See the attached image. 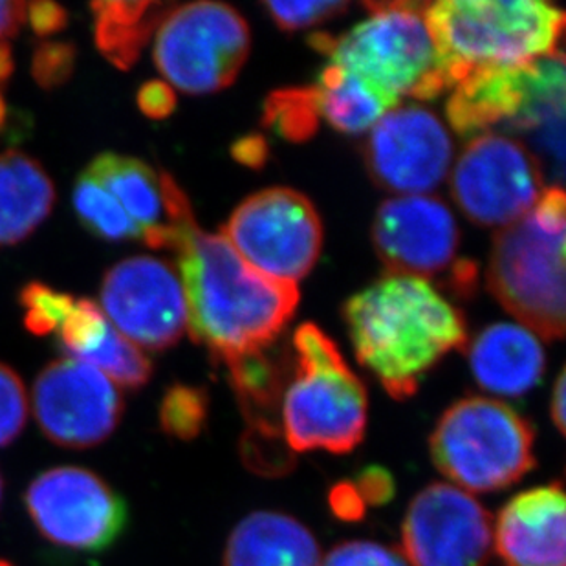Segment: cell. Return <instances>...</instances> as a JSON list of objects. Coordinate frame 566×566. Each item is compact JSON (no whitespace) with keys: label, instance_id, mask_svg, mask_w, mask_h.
I'll list each match as a JSON object with an SVG mask.
<instances>
[{"label":"cell","instance_id":"obj_1","mask_svg":"<svg viewBox=\"0 0 566 566\" xmlns=\"http://www.w3.org/2000/svg\"><path fill=\"white\" fill-rule=\"evenodd\" d=\"M169 217V247L188 303V328L220 361L262 353L292 319L300 290L253 270L226 241L195 220L188 197L161 172Z\"/></svg>","mask_w":566,"mask_h":566},{"label":"cell","instance_id":"obj_2","mask_svg":"<svg viewBox=\"0 0 566 566\" xmlns=\"http://www.w3.org/2000/svg\"><path fill=\"white\" fill-rule=\"evenodd\" d=\"M359 364L392 398H409L440 359L468 342L462 315L428 279L387 273L348 301Z\"/></svg>","mask_w":566,"mask_h":566},{"label":"cell","instance_id":"obj_3","mask_svg":"<svg viewBox=\"0 0 566 566\" xmlns=\"http://www.w3.org/2000/svg\"><path fill=\"white\" fill-rule=\"evenodd\" d=\"M426 21L449 86L486 69L559 54L565 11L541 0L428 2Z\"/></svg>","mask_w":566,"mask_h":566},{"label":"cell","instance_id":"obj_4","mask_svg":"<svg viewBox=\"0 0 566 566\" xmlns=\"http://www.w3.org/2000/svg\"><path fill=\"white\" fill-rule=\"evenodd\" d=\"M565 191L546 189L539 202L499 230L488 286L521 325L545 339L565 336Z\"/></svg>","mask_w":566,"mask_h":566},{"label":"cell","instance_id":"obj_5","mask_svg":"<svg viewBox=\"0 0 566 566\" xmlns=\"http://www.w3.org/2000/svg\"><path fill=\"white\" fill-rule=\"evenodd\" d=\"M451 127L464 136L510 128L534 144L563 171L565 130V60L548 55L534 63L473 72L454 86L449 97ZM541 161V160H539Z\"/></svg>","mask_w":566,"mask_h":566},{"label":"cell","instance_id":"obj_6","mask_svg":"<svg viewBox=\"0 0 566 566\" xmlns=\"http://www.w3.org/2000/svg\"><path fill=\"white\" fill-rule=\"evenodd\" d=\"M294 348L297 369L281 407L290 451L350 453L367 429L365 385L319 326L301 325L294 334Z\"/></svg>","mask_w":566,"mask_h":566},{"label":"cell","instance_id":"obj_7","mask_svg":"<svg viewBox=\"0 0 566 566\" xmlns=\"http://www.w3.org/2000/svg\"><path fill=\"white\" fill-rule=\"evenodd\" d=\"M369 17L342 38L315 35V49L331 64L401 97L433 99L451 88L426 21L428 2H369Z\"/></svg>","mask_w":566,"mask_h":566},{"label":"cell","instance_id":"obj_8","mask_svg":"<svg viewBox=\"0 0 566 566\" xmlns=\"http://www.w3.org/2000/svg\"><path fill=\"white\" fill-rule=\"evenodd\" d=\"M535 433L504 401L471 396L443 412L429 448L448 481L473 493L501 492L535 468Z\"/></svg>","mask_w":566,"mask_h":566},{"label":"cell","instance_id":"obj_9","mask_svg":"<svg viewBox=\"0 0 566 566\" xmlns=\"http://www.w3.org/2000/svg\"><path fill=\"white\" fill-rule=\"evenodd\" d=\"M252 46L239 11L191 2L167 11L156 30L155 64L172 91L211 94L235 81Z\"/></svg>","mask_w":566,"mask_h":566},{"label":"cell","instance_id":"obj_10","mask_svg":"<svg viewBox=\"0 0 566 566\" xmlns=\"http://www.w3.org/2000/svg\"><path fill=\"white\" fill-rule=\"evenodd\" d=\"M222 235L253 270L286 284L311 273L323 247V226L311 200L286 188L247 198Z\"/></svg>","mask_w":566,"mask_h":566},{"label":"cell","instance_id":"obj_11","mask_svg":"<svg viewBox=\"0 0 566 566\" xmlns=\"http://www.w3.org/2000/svg\"><path fill=\"white\" fill-rule=\"evenodd\" d=\"M24 506L43 539L64 551L102 554L124 534L127 506L102 475L80 465L39 473Z\"/></svg>","mask_w":566,"mask_h":566},{"label":"cell","instance_id":"obj_12","mask_svg":"<svg viewBox=\"0 0 566 566\" xmlns=\"http://www.w3.org/2000/svg\"><path fill=\"white\" fill-rule=\"evenodd\" d=\"M545 167L521 142L507 134L471 138L451 172L454 202L471 222L506 228L545 195Z\"/></svg>","mask_w":566,"mask_h":566},{"label":"cell","instance_id":"obj_13","mask_svg":"<svg viewBox=\"0 0 566 566\" xmlns=\"http://www.w3.org/2000/svg\"><path fill=\"white\" fill-rule=\"evenodd\" d=\"M99 303L111 325L142 350H166L188 331L180 275L156 256H128L108 268Z\"/></svg>","mask_w":566,"mask_h":566},{"label":"cell","instance_id":"obj_14","mask_svg":"<svg viewBox=\"0 0 566 566\" xmlns=\"http://www.w3.org/2000/svg\"><path fill=\"white\" fill-rule=\"evenodd\" d=\"M32 409L50 442L88 449L113 437L125 403L118 385L99 370L74 358H61L39 373Z\"/></svg>","mask_w":566,"mask_h":566},{"label":"cell","instance_id":"obj_15","mask_svg":"<svg viewBox=\"0 0 566 566\" xmlns=\"http://www.w3.org/2000/svg\"><path fill=\"white\" fill-rule=\"evenodd\" d=\"M492 546V515L453 484H429L407 507L401 548L409 566H486Z\"/></svg>","mask_w":566,"mask_h":566},{"label":"cell","instance_id":"obj_16","mask_svg":"<svg viewBox=\"0 0 566 566\" xmlns=\"http://www.w3.org/2000/svg\"><path fill=\"white\" fill-rule=\"evenodd\" d=\"M365 161L379 188L396 197L428 195L451 171L453 139L428 108L398 105L370 128Z\"/></svg>","mask_w":566,"mask_h":566},{"label":"cell","instance_id":"obj_17","mask_svg":"<svg viewBox=\"0 0 566 566\" xmlns=\"http://www.w3.org/2000/svg\"><path fill=\"white\" fill-rule=\"evenodd\" d=\"M376 252L389 273L426 279L442 272L459 250L451 209L429 195L392 197L375 219Z\"/></svg>","mask_w":566,"mask_h":566},{"label":"cell","instance_id":"obj_18","mask_svg":"<svg viewBox=\"0 0 566 566\" xmlns=\"http://www.w3.org/2000/svg\"><path fill=\"white\" fill-rule=\"evenodd\" d=\"M566 499L562 482L532 488L504 504L495 551L506 566H565Z\"/></svg>","mask_w":566,"mask_h":566},{"label":"cell","instance_id":"obj_19","mask_svg":"<svg viewBox=\"0 0 566 566\" xmlns=\"http://www.w3.org/2000/svg\"><path fill=\"white\" fill-rule=\"evenodd\" d=\"M105 189L114 206L130 220L139 241L161 250L169 247V217L161 175L130 156L103 153L85 167Z\"/></svg>","mask_w":566,"mask_h":566},{"label":"cell","instance_id":"obj_20","mask_svg":"<svg viewBox=\"0 0 566 566\" xmlns=\"http://www.w3.org/2000/svg\"><path fill=\"white\" fill-rule=\"evenodd\" d=\"M471 373L482 389L499 396H523L545 373L539 336L526 326L497 323L475 337L470 348Z\"/></svg>","mask_w":566,"mask_h":566},{"label":"cell","instance_id":"obj_21","mask_svg":"<svg viewBox=\"0 0 566 566\" xmlns=\"http://www.w3.org/2000/svg\"><path fill=\"white\" fill-rule=\"evenodd\" d=\"M311 530L286 513L255 512L231 532L222 566H319Z\"/></svg>","mask_w":566,"mask_h":566},{"label":"cell","instance_id":"obj_22","mask_svg":"<svg viewBox=\"0 0 566 566\" xmlns=\"http://www.w3.org/2000/svg\"><path fill=\"white\" fill-rule=\"evenodd\" d=\"M54 203V182L35 158L21 150L0 153V248L27 241Z\"/></svg>","mask_w":566,"mask_h":566},{"label":"cell","instance_id":"obj_23","mask_svg":"<svg viewBox=\"0 0 566 566\" xmlns=\"http://www.w3.org/2000/svg\"><path fill=\"white\" fill-rule=\"evenodd\" d=\"M311 91L317 118L326 119L339 133L370 130L385 114L400 105L369 81L331 63Z\"/></svg>","mask_w":566,"mask_h":566},{"label":"cell","instance_id":"obj_24","mask_svg":"<svg viewBox=\"0 0 566 566\" xmlns=\"http://www.w3.org/2000/svg\"><path fill=\"white\" fill-rule=\"evenodd\" d=\"M94 39L103 57L116 69H133L169 6L149 0L94 2Z\"/></svg>","mask_w":566,"mask_h":566},{"label":"cell","instance_id":"obj_25","mask_svg":"<svg viewBox=\"0 0 566 566\" xmlns=\"http://www.w3.org/2000/svg\"><path fill=\"white\" fill-rule=\"evenodd\" d=\"M72 202L81 224L99 239L111 242L139 241L138 231L130 220L114 206L105 189L85 169L75 180Z\"/></svg>","mask_w":566,"mask_h":566},{"label":"cell","instance_id":"obj_26","mask_svg":"<svg viewBox=\"0 0 566 566\" xmlns=\"http://www.w3.org/2000/svg\"><path fill=\"white\" fill-rule=\"evenodd\" d=\"M81 364L91 365L107 376L113 384L125 389H139L149 381L153 365L142 348L128 342L114 326L108 328L102 342L91 348Z\"/></svg>","mask_w":566,"mask_h":566},{"label":"cell","instance_id":"obj_27","mask_svg":"<svg viewBox=\"0 0 566 566\" xmlns=\"http://www.w3.org/2000/svg\"><path fill=\"white\" fill-rule=\"evenodd\" d=\"M208 418V395L206 390L189 385H172L164 395L160 403V428L167 437L175 440L197 439L202 433Z\"/></svg>","mask_w":566,"mask_h":566},{"label":"cell","instance_id":"obj_28","mask_svg":"<svg viewBox=\"0 0 566 566\" xmlns=\"http://www.w3.org/2000/svg\"><path fill=\"white\" fill-rule=\"evenodd\" d=\"M266 122L290 139L311 136L319 122L311 86L273 94L266 105Z\"/></svg>","mask_w":566,"mask_h":566},{"label":"cell","instance_id":"obj_29","mask_svg":"<svg viewBox=\"0 0 566 566\" xmlns=\"http://www.w3.org/2000/svg\"><path fill=\"white\" fill-rule=\"evenodd\" d=\"M111 326V321L97 303L91 300H75L72 311L57 328V334L64 350L70 354L69 358L81 359L102 342Z\"/></svg>","mask_w":566,"mask_h":566},{"label":"cell","instance_id":"obj_30","mask_svg":"<svg viewBox=\"0 0 566 566\" xmlns=\"http://www.w3.org/2000/svg\"><path fill=\"white\" fill-rule=\"evenodd\" d=\"M74 303L72 295L50 289L46 284H27L21 292L24 326L33 336H50L57 332Z\"/></svg>","mask_w":566,"mask_h":566},{"label":"cell","instance_id":"obj_31","mask_svg":"<svg viewBox=\"0 0 566 566\" xmlns=\"http://www.w3.org/2000/svg\"><path fill=\"white\" fill-rule=\"evenodd\" d=\"M30 400L15 370L0 364V448L15 442L27 428Z\"/></svg>","mask_w":566,"mask_h":566},{"label":"cell","instance_id":"obj_32","mask_svg":"<svg viewBox=\"0 0 566 566\" xmlns=\"http://www.w3.org/2000/svg\"><path fill=\"white\" fill-rule=\"evenodd\" d=\"M77 52L72 43L44 41L32 55V77L43 91H54L69 83L74 74Z\"/></svg>","mask_w":566,"mask_h":566},{"label":"cell","instance_id":"obj_33","mask_svg":"<svg viewBox=\"0 0 566 566\" xmlns=\"http://www.w3.org/2000/svg\"><path fill=\"white\" fill-rule=\"evenodd\" d=\"M268 13L272 15L277 27L286 32H295L303 28H311L314 24L342 15L348 10L347 2L339 0H303V2H264Z\"/></svg>","mask_w":566,"mask_h":566},{"label":"cell","instance_id":"obj_34","mask_svg":"<svg viewBox=\"0 0 566 566\" xmlns=\"http://www.w3.org/2000/svg\"><path fill=\"white\" fill-rule=\"evenodd\" d=\"M319 566H409L401 552L373 541H350L321 557Z\"/></svg>","mask_w":566,"mask_h":566},{"label":"cell","instance_id":"obj_35","mask_svg":"<svg viewBox=\"0 0 566 566\" xmlns=\"http://www.w3.org/2000/svg\"><path fill=\"white\" fill-rule=\"evenodd\" d=\"M138 107L147 118L164 119L177 107V96L166 81H149L138 91Z\"/></svg>","mask_w":566,"mask_h":566},{"label":"cell","instance_id":"obj_36","mask_svg":"<svg viewBox=\"0 0 566 566\" xmlns=\"http://www.w3.org/2000/svg\"><path fill=\"white\" fill-rule=\"evenodd\" d=\"M24 21L30 22L39 38H50L69 24V11L55 2H30Z\"/></svg>","mask_w":566,"mask_h":566},{"label":"cell","instance_id":"obj_37","mask_svg":"<svg viewBox=\"0 0 566 566\" xmlns=\"http://www.w3.org/2000/svg\"><path fill=\"white\" fill-rule=\"evenodd\" d=\"M354 486L358 490L359 497L364 499L365 504L387 503L395 495V482L389 471L381 468H367L361 475L356 479Z\"/></svg>","mask_w":566,"mask_h":566},{"label":"cell","instance_id":"obj_38","mask_svg":"<svg viewBox=\"0 0 566 566\" xmlns=\"http://www.w3.org/2000/svg\"><path fill=\"white\" fill-rule=\"evenodd\" d=\"M331 507L343 521H358L364 517L367 504L359 497L354 482H339L337 486L332 488Z\"/></svg>","mask_w":566,"mask_h":566},{"label":"cell","instance_id":"obj_39","mask_svg":"<svg viewBox=\"0 0 566 566\" xmlns=\"http://www.w3.org/2000/svg\"><path fill=\"white\" fill-rule=\"evenodd\" d=\"M27 19V2L0 0V43L13 38Z\"/></svg>","mask_w":566,"mask_h":566},{"label":"cell","instance_id":"obj_40","mask_svg":"<svg viewBox=\"0 0 566 566\" xmlns=\"http://www.w3.org/2000/svg\"><path fill=\"white\" fill-rule=\"evenodd\" d=\"M554 398H552V420L556 423L557 431L565 433L566 422V376L565 369L559 373L554 387Z\"/></svg>","mask_w":566,"mask_h":566},{"label":"cell","instance_id":"obj_41","mask_svg":"<svg viewBox=\"0 0 566 566\" xmlns=\"http://www.w3.org/2000/svg\"><path fill=\"white\" fill-rule=\"evenodd\" d=\"M13 70H15V60H13L11 44L6 41V43H0V94L13 75Z\"/></svg>","mask_w":566,"mask_h":566},{"label":"cell","instance_id":"obj_42","mask_svg":"<svg viewBox=\"0 0 566 566\" xmlns=\"http://www.w3.org/2000/svg\"><path fill=\"white\" fill-rule=\"evenodd\" d=\"M2 497H4V479H2V473H0V504H2Z\"/></svg>","mask_w":566,"mask_h":566},{"label":"cell","instance_id":"obj_43","mask_svg":"<svg viewBox=\"0 0 566 566\" xmlns=\"http://www.w3.org/2000/svg\"><path fill=\"white\" fill-rule=\"evenodd\" d=\"M0 566H13L10 562H6V559H0Z\"/></svg>","mask_w":566,"mask_h":566}]
</instances>
